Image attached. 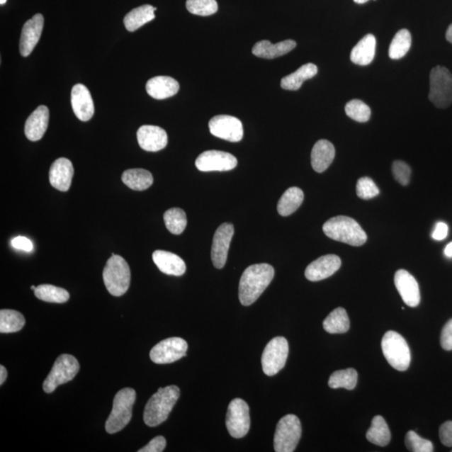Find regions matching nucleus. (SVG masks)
Returning <instances> with one entry per match:
<instances>
[{"label": "nucleus", "mask_w": 452, "mask_h": 452, "mask_svg": "<svg viewBox=\"0 0 452 452\" xmlns=\"http://www.w3.org/2000/svg\"><path fill=\"white\" fill-rule=\"evenodd\" d=\"M273 267L266 263L247 267L239 284V299L243 306L255 303L273 280Z\"/></svg>", "instance_id": "f257e3e1"}, {"label": "nucleus", "mask_w": 452, "mask_h": 452, "mask_svg": "<svg viewBox=\"0 0 452 452\" xmlns=\"http://www.w3.org/2000/svg\"><path fill=\"white\" fill-rule=\"evenodd\" d=\"M181 390L178 386L159 388L147 401L144 412V421L147 426L155 427L168 419L176 404Z\"/></svg>", "instance_id": "f03ea898"}, {"label": "nucleus", "mask_w": 452, "mask_h": 452, "mask_svg": "<svg viewBox=\"0 0 452 452\" xmlns=\"http://www.w3.org/2000/svg\"><path fill=\"white\" fill-rule=\"evenodd\" d=\"M327 237L350 244L361 247L367 242V235L356 220L348 216H336L322 226Z\"/></svg>", "instance_id": "7ed1b4c3"}, {"label": "nucleus", "mask_w": 452, "mask_h": 452, "mask_svg": "<svg viewBox=\"0 0 452 452\" xmlns=\"http://www.w3.org/2000/svg\"><path fill=\"white\" fill-rule=\"evenodd\" d=\"M136 397V391L132 388H124L115 395L113 410L105 425L108 434L122 431L130 422Z\"/></svg>", "instance_id": "20e7f679"}, {"label": "nucleus", "mask_w": 452, "mask_h": 452, "mask_svg": "<svg viewBox=\"0 0 452 452\" xmlns=\"http://www.w3.org/2000/svg\"><path fill=\"white\" fill-rule=\"evenodd\" d=\"M103 281L109 293L121 297L128 292L131 283V271L124 258L112 255L103 270Z\"/></svg>", "instance_id": "39448f33"}, {"label": "nucleus", "mask_w": 452, "mask_h": 452, "mask_svg": "<svg viewBox=\"0 0 452 452\" xmlns=\"http://www.w3.org/2000/svg\"><path fill=\"white\" fill-rule=\"evenodd\" d=\"M381 347L386 361L396 371H407L412 355L407 341L395 331H388L383 337Z\"/></svg>", "instance_id": "423d86ee"}, {"label": "nucleus", "mask_w": 452, "mask_h": 452, "mask_svg": "<svg viewBox=\"0 0 452 452\" xmlns=\"http://www.w3.org/2000/svg\"><path fill=\"white\" fill-rule=\"evenodd\" d=\"M80 371V364L71 354H62L57 358L52 370L43 383L45 393H52L57 387L72 381Z\"/></svg>", "instance_id": "0eeeda50"}, {"label": "nucleus", "mask_w": 452, "mask_h": 452, "mask_svg": "<svg viewBox=\"0 0 452 452\" xmlns=\"http://www.w3.org/2000/svg\"><path fill=\"white\" fill-rule=\"evenodd\" d=\"M302 426L298 417L287 414L276 426L274 436V449L276 452H293L301 439Z\"/></svg>", "instance_id": "6e6552de"}, {"label": "nucleus", "mask_w": 452, "mask_h": 452, "mask_svg": "<svg viewBox=\"0 0 452 452\" xmlns=\"http://www.w3.org/2000/svg\"><path fill=\"white\" fill-rule=\"evenodd\" d=\"M429 100L438 108H446L452 103V74L448 69L437 66L430 74Z\"/></svg>", "instance_id": "1a4fd4ad"}, {"label": "nucleus", "mask_w": 452, "mask_h": 452, "mask_svg": "<svg viewBox=\"0 0 452 452\" xmlns=\"http://www.w3.org/2000/svg\"><path fill=\"white\" fill-rule=\"evenodd\" d=\"M289 345L284 337H276L266 346L261 356L263 372L274 376L283 370L288 357Z\"/></svg>", "instance_id": "9d476101"}, {"label": "nucleus", "mask_w": 452, "mask_h": 452, "mask_svg": "<svg viewBox=\"0 0 452 452\" xmlns=\"http://www.w3.org/2000/svg\"><path fill=\"white\" fill-rule=\"evenodd\" d=\"M251 426L250 408L246 401L235 399L230 403L226 414V427L234 438L247 435Z\"/></svg>", "instance_id": "9b49d317"}, {"label": "nucleus", "mask_w": 452, "mask_h": 452, "mask_svg": "<svg viewBox=\"0 0 452 452\" xmlns=\"http://www.w3.org/2000/svg\"><path fill=\"white\" fill-rule=\"evenodd\" d=\"M188 344L186 340L174 337L161 341L150 351L151 361L158 364L171 363L186 356Z\"/></svg>", "instance_id": "f8f14e48"}, {"label": "nucleus", "mask_w": 452, "mask_h": 452, "mask_svg": "<svg viewBox=\"0 0 452 452\" xmlns=\"http://www.w3.org/2000/svg\"><path fill=\"white\" fill-rule=\"evenodd\" d=\"M237 159L226 152L209 150L202 153L196 161V166L201 172L230 171L237 166Z\"/></svg>", "instance_id": "ddd939ff"}, {"label": "nucleus", "mask_w": 452, "mask_h": 452, "mask_svg": "<svg viewBox=\"0 0 452 452\" xmlns=\"http://www.w3.org/2000/svg\"><path fill=\"white\" fill-rule=\"evenodd\" d=\"M209 128L212 135L229 142H239L244 135L242 123L238 118L228 115H218L212 118Z\"/></svg>", "instance_id": "4468645a"}, {"label": "nucleus", "mask_w": 452, "mask_h": 452, "mask_svg": "<svg viewBox=\"0 0 452 452\" xmlns=\"http://www.w3.org/2000/svg\"><path fill=\"white\" fill-rule=\"evenodd\" d=\"M234 232V226L230 223H224L216 230L212 243L211 259L217 269H223L225 265Z\"/></svg>", "instance_id": "2eb2a0df"}, {"label": "nucleus", "mask_w": 452, "mask_h": 452, "mask_svg": "<svg viewBox=\"0 0 452 452\" xmlns=\"http://www.w3.org/2000/svg\"><path fill=\"white\" fill-rule=\"evenodd\" d=\"M395 284L400 297L407 306L416 307L421 302V293L416 278L405 270H399L395 275Z\"/></svg>", "instance_id": "dca6fc26"}, {"label": "nucleus", "mask_w": 452, "mask_h": 452, "mask_svg": "<svg viewBox=\"0 0 452 452\" xmlns=\"http://www.w3.org/2000/svg\"><path fill=\"white\" fill-rule=\"evenodd\" d=\"M342 261L336 255H326L318 258L309 264L305 271V276L308 281H320L330 278L339 271Z\"/></svg>", "instance_id": "f3484780"}, {"label": "nucleus", "mask_w": 452, "mask_h": 452, "mask_svg": "<svg viewBox=\"0 0 452 452\" xmlns=\"http://www.w3.org/2000/svg\"><path fill=\"white\" fill-rule=\"evenodd\" d=\"M43 27L44 17L40 13H37L26 23L23 27L20 41V52L22 57H27L33 52L37 43H39Z\"/></svg>", "instance_id": "a211bd4d"}, {"label": "nucleus", "mask_w": 452, "mask_h": 452, "mask_svg": "<svg viewBox=\"0 0 452 452\" xmlns=\"http://www.w3.org/2000/svg\"><path fill=\"white\" fill-rule=\"evenodd\" d=\"M138 145L147 152H158L168 145V135L164 129L158 126L144 125L137 132Z\"/></svg>", "instance_id": "6ab92c4d"}, {"label": "nucleus", "mask_w": 452, "mask_h": 452, "mask_svg": "<svg viewBox=\"0 0 452 452\" xmlns=\"http://www.w3.org/2000/svg\"><path fill=\"white\" fill-rule=\"evenodd\" d=\"M72 107L77 118L82 122H87L94 117L95 108L94 100L86 86L77 84L72 91Z\"/></svg>", "instance_id": "aec40b11"}, {"label": "nucleus", "mask_w": 452, "mask_h": 452, "mask_svg": "<svg viewBox=\"0 0 452 452\" xmlns=\"http://www.w3.org/2000/svg\"><path fill=\"white\" fill-rule=\"evenodd\" d=\"M74 175L72 163L66 158H60L50 166L49 179L52 186L62 192H67L71 187Z\"/></svg>", "instance_id": "412c9836"}, {"label": "nucleus", "mask_w": 452, "mask_h": 452, "mask_svg": "<svg viewBox=\"0 0 452 452\" xmlns=\"http://www.w3.org/2000/svg\"><path fill=\"white\" fill-rule=\"evenodd\" d=\"M49 119V109L46 106L37 108L26 120L25 133L28 140L33 142L40 140L47 130Z\"/></svg>", "instance_id": "4be33fe9"}, {"label": "nucleus", "mask_w": 452, "mask_h": 452, "mask_svg": "<svg viewBox=\"0 0 452 452\" xmlns=\"http://www.w3.org/2000/svg\"><path fill=\"white\" fill-rule=\"evenodd\" d=\"M146 90L151 98L164 100L176 95L179 90V84L173 77H155L147 82Z\"/></svg>", "instance_id": "5701e85b"}, {"label": "nucleus", "mask_w": 452, "mask_h": 452, "mask_svg": "<svg viewBox=\"0 0 452 452\" xmlns=\"http://www.w3.org/2000/svg\"><path fill=\"white\" fill-rule=\"evenodd\" d=\"M153 260L158 269L166 275L181 276L186 273V262L172 252L155 251L153 253Z\"/></svg>", "instance_id": "b1692460"}, {"label": "nucleus", "mask_w": 452, "mask_h": 452, "mask_svg": "<svg viewBox=\"0 0 452 452\" xmlns=\"http://www.w3.org/2000/svg\"><path fill=\"white\" fill-rule=\"evenodd\" d=\"M335 158V147L332 142L325 140L317 141L312 147L311 164L317 173L324 172Z\"/></svg>", "instance_id": "393cba45"}, {"label": "nucleus", "mask_w": 452, "mask_h": 452, "mask_svg": "<svg viewBox=\"0 0 452 452\" xmlns=\"http://www.w3.org/2000/svg\"><path fill=\"white\" fill-rule=\"evenodd\" d=\"M296 46V41L293 40L281 41L276 44H271L269 40H261L254 45L252 53L257 57L275 59L292 52Z\"/></svg>", "instance_id": "a878e982"}, {"label": "nucleus", "mask_w": 452, "mask_h": 452, "mask_svg": "<svg viewBox=\"0 0 452 452\" xmlns=\"http://www.w3.org/2000/svg\"><path fill=\"white\" fill-rule=\"evenodd\" d=\"M376 39L375 35L368 34L358 41L350 54V60L358 66H368L375 55Z\"/></svg>", "instance_id": "bb28decb"}, {"label": "nucleus", "mask_w": 452, "mask_h": 452, "mask_svg": "<svg viewBox=\"0 0 452 452\" xmlns=\"http://www.w3.org/2000/svg\"><path fill=\"white\" fill-rule=\"evenodd\" d=\"M318 72L316 64L307 63L303 64L298 70L285 77L281 81V89L289 91H297L301 89L303 83L315 77Z\"/></svg>", "instance_id": "cd10ccee"}, {"label": "nucleus", "mask_w": 452, "mask_h": 452, "mask_svg": "<svg viewBox=\"0 0 452 452\" xmlns=\"http://www.w3.org/2000/svg\"><path fill=\"white\" fill-rule=\"evenodd\" d=\"M157 8L145 4L140 7L133 9L124 18V25L128 31L133 32L155 18L154 12Z\"/></svg>", "instance_id": "c85d7f7f"}, {"label": "nucleus", "mask_w": 452, "mask_h": 452, "mask_svg": "<svg viewBox=\"0 0 452 452\" xmlns=\"http://www.w3.org/2000/svg\"><path fill=\"white\" fill-rule=\"evenodd\" d=\"M122 181L131 190L142 191L152 186L154 178L153 175L146 169H132L123 172Z\"/></svg>", "instance_id": "c756f323"}, {"label": "nucleus", "mask_w": 452, "mask_h": 452, "mask_svg": "<svg viewBox=\"0 0 452 452\" xmlns=\"http://www.w3.org/2000/svg\"><path fill=\"white\" fill-rule=\"evenodd\" d=\"M304 193L301 188L290 187L281 197L278 204V211L281 216H288L298 210L303 204Z\"/></svg>", "instance_id": "7c9ffc66"}, {"label": "nucleus", "mask_w": 452, "mask_h": 452, "mask_svg": "<svg viewBox=\"0 0 452 452\" xmlns=\"http://www.w3.org/2000/svg\"><path fill=\"white\" fill-rule=\"evenodd\" d=\"M324 330L330 334H345L349 330L350 322L347 312L343 307L334 309L324 321Z\"/></svg>", "instance_id": "2f4dec72"}, {"label": "nucleus", "mask_w": 452, "mask_h": 452, "mask_svg": "<svg viewBox=\"0 0 452 452\" xmlns=\"http://www.w3.org/2000/svg\"><path fill=\"white\" fill-rule=\"evenodd\" d=\"M367 440L379 446H386L390 443L391 433L385 419L381 416L373 418L371 426L366 434Z\"/></svg>", "instance_id": "473e14b6"}, {"label": "nucleus", "mask_w": 452, "mask_h": 452, "mask_svg": "<svg viewBox=\"0 0 452 452\" xmlns=\"http://www.w3.org/2000/svg\"><path fill=\"white\" fill-rule=\"evenodd\" d=\"M25 324L26 318L20 312L11 309H2L0 311V333H17Z\"/></svg>", "instance_id": "72a5a7b5"}, {"label": "nucleus", "mask_w": 452, "mask_h": 452, "mask_svg": "<svg viewBox=\"0 0 452 452\" xmlns=\"http://www.w3.org/2000/svg\"><path fill=\"white\" fill-rule=\"evenodd\" d=\"M34 292L37 298L46 303H64L70 298V294L66 289L53 285H40Z\"/></svg>", "instance_id": "f704fd0d"}, {"label": "nucleus", "mask_w": 452, "mask_h": 452, "mask_svg": "<svg viewBox=\"0 0 452 452\" xmlns=\"http://www.w3.org/2000/svg\"><path fill=\"white\" fill-rule=\"evenodd\" d=\"M412 38L409 31L407 29L400 30L392 40L389 55L392 60H399L407 55L412 46Z\"/></svg>", "instance_id": "c9c22d12"}, {"label": "nucleus", "mask_w": 452, "mask_h": 452, "mask_svg": "<svg viewBox=\"0 0 452 452\" xmlns=\"http://www.w3.org/2000/svg\"><path fill=\"white\" fill-rule=\"evenodd\" d=\"M358 382V373L354 368L339 371L332 373L329 386L332 389L344 388L352 390L356 387Z\"/></svg>", "instance_id": "e433bc0d"}, {"label": "nucleus", "mask_w": 452, "mask_h": 452, "mask_svg": "<svg viewBox=\"0 0 452 452\" xmlns=\"http://www.w3.org/2000/svg\"><path fill=\"white\" fill-rule=\"evenodd\" d=\"M164 219L166 227L174 235H181L186 228V214L182 209H169L165 212Z\"/></svg>", "instance_id": "4c0bfd02"}, {"label": "nucleus", "mask_w": 452, "mask_h": 452, "mask_svg": "<svg viewBox=\"0 0 452 452\" xmlns=\"http://www.w3.org/2000/svg\"><path fill=\"white\" fill-rule=\"evenodd\" d=\"M345 113L347 116L358 123H366L371 116L370 107L363 101L354 99L345 106Z\"/></svg>", "instance_id": "58836bf2"}, {"label": "nucleus", "mask_w": 452, "mask_h": 452, "mask_svg": "<svg viewBox=\"0 0 452 452\" xmlns=\"http://www.w3.org/2000/svg\"><path fill=\"white\" fill-rule=\"evenodd\" d=\"M186 8L193 15L209 16L218 11L216 0H187Z\"/></svg>", "instance_id": "ea45409f"}, {"label": "nucleus", "mask_w": 452, "mask_h": 452, "mask_svg": "<svg viewBox=\"0 0 452 452\" xmlns=\"http://www.w3.org/2000/svg\"><path fill=\"white\" fill-rule=\"evenodd\" d=\"M405 446L412 452H432L434 451L432 442L423 439L417 433L409 431L405 436Z\"/></svg>", "instance_id": "a19ab883"}, {"label": "nucleus", "mask_w": 452, "mask_h": 452, "mask_svg": "<svg viewBox=\"0 0 452 452\" xmlns=\"http://www.w3.org/2000/svg\"><path fill=\"white\" fill-rule=\"evenodd\" d=\"M357 196L362 200H371L380 195L379 188L371 178L359 179L356 186Z\"/></svg>", "instance_id": "79ce46f5"}, {"label": "nucleus", "mask_w": 452, "mask_h": 452, "mask_svg": "<svg viewBox=\"0 0 452 452\" xmlns=\"http://www.w3.org/2000/svg\"><path fill=\"white\" fill-rule=\"evenodd\" d=\"M392 173H393L396 181L404 186H408L410 175H412V169L407 163L400 160L395 161L392 165Z\"/></svg>", "instance_id": "37998d69"}, {"label": "nucleus", "mask_w": 452, "mask_h": 452, "mask_svg": "<svg viewBox=\"0 0 452 452\" xmlns=\"http://www.w3.org/2000/svg\"><path fill=\"white\" fill-rule=\"evenodd\" d=\"M166 444L167 442L164 436H156L138 452H162L165 449Z\"/></svg>", "instance_id": "c03bdc74"}, {"label": "nucleus", "mask_w": 452, "mask_h": 452, "mask_svg": "<svg viewBox=\"0 0 452 452\" xmlns=\"http://www.w3.org/2000/svg\"><path fill=\"white\" fill-rule=\"evenodd\" d=\"M441 345L446 351L452 350V320L446 322L441 331Z\"/></svg>", "instance_id": "a18cd8bd"}, {"label": "nucleus", "mask_w": 452, "mask_h": 452, "mask_svg": "<svg viewBox=\"0 0 452 452\" xmlns=\"http://www.w3.org/2000/svg\"><path fill=\"white\" fill-rule=\"evenodd\" d=\"M440 439L446 446L452 447V422H446L440 427Z\"/></svg>", "instance_id": "49530a36"}, {"label": "nucleus", "mask_w": 452, "mask_h": 452, "mask_svg": "<svg viewBox=\"0 0 452 452\" xmlns=\"http://www.w3.org/2000/svg\"><path fill=\"white\" fill-rule=\"evenodd\" d=\"M12 246L18 250L30 252L33 250V244L30 239L24 237H17L13 238L11 242Z\"/></svg>", "instance_id": "de8ad7c7"}, {"label": "nucleus", "mask_w": 452, "mask_h": 452, "mask_svg": "<svg viewBox=\"0 0 452 452\" xmlns=\"http://www.w3.org/2000/svg\"><path fill=\"white\" fill-rule=\"evenodd\" d=\"M448 225L444 222H438L436 225L434 232L432 233V238L436 241H443L448 235Z\"/></svg>", "instance_id": "09e8293b"}, {"label": "nucleus", "mask_w": 452, "mask_h": 452, "mask_svg": "<svg viewBox=\"0 0 452 452\" xmlns=\"http://www.w3.org/2000/svg\"><path fill=\"white\" fill-rule=\"evenodd\" d=\"M8 376L6 368L3 366H0V385H3L6 382Z\"/></svg>", "instance_id": "8fccbe9b"}, {"label": "nucleus", "mask_w": 452, "mask_h": 452, "mask_svg": "<svg viewBox=\"0 0 452 452\" xmlns=\"http://www.w3.org/2000/svg\"><path fill=\"white\" fill-rule=\"evenodd\" d=\"M444 252L445 255L447 257H452V242L447 244L446 247L445 248Z\"/></svg>", "instance_id": "3c124183"}, {"label": "nucleus", "mask_w": 452, "mask_h": 452, "mask_svg": "<svg viewBox=\"0 0 452 452\" xmlns=\"http://www.w3.org/2000/svg\"><path fill=\"white\" fill-rule=\"evenodd\" d=\"M446 38L449 41L450 43L452 44V24L448 27V29L446 30Z\"/></svg>", "instance_id": "603ef678"}, {"label": "nucleus", "mask_w": 452, "mask_h": 452, "mask_svg": "<svg viewBox=\"0 0 452 452\" xmlns=\"http://www.w3.org/2000/svg\"><path fill=\"white\" fill-rule=\"evenodd\" d=\"M354 1L358 4H362L368 1V0H354Z\"/></svg>", "instance_id": "864d4df0"}, {"label": "nucleus", "mask_w": 452, "mask_h": 452, "mask_svg": "<svg viewBox=\"0 0 452 452\" xmlns=\"http://www.w3.org/2000/svg\"><path fill=\"white\" fill-rule=\"evenodd\" d=\"M7 0H0V4H6Z\"/></svg>", "instance_id": "5fc2aeb1"}, {"label": "nucleus", "mask_w": 452, "mask_h": 452, "mask_svg": "<svg viewBox=\"0 0 452 452\" xmlns=\"http://www.w3.org/2000/svg\"><path fill=\"white\" fill-rule=\"evenodd\" d=\"M31 290H35L36 289V288L35 287V286H31Z\"/></svg>", "instance_id": "6e6d98bb"}, {"label": "nucleus", "mask_w": 452, "mask_h": 452, "mask_svg": "<svg viewBox=\"0 0 452 452\" xmlns=\"http://www.w3.org/2000/svg\"></svg>", "instance_id": "4d7b16f0"}]
</instances>
